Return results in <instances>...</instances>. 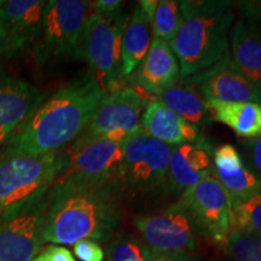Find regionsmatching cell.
I'll list each match as a JSON object with an SVG mask.
<instances>
[{
  "label": "cell",
  "instance_id": "1",
  "mask_svg": "<svg viewBox=\"0 0 261 261\" xmlns=\"http://www.w3.org/2000/svg\"><path fill=\"white\" fill-rule=\"evenodd\" d=\"M121 192L119 180L54 182L46 195L44 242H110L122 223Z\"/></svg>",
  "mask_w": 261,
  "mask_h": 261
},
{
  "label": "cell",
  "instance_id": "2",
  "mask_svg": "<svg viewBox=\"0 0 261 261\" xmlns=\"http://www.w3.org/2000/svg\"><path fill=\"white\" fill-rule=\"evenodd\" d=\"M104 94L91 74L70 81L42 100L3 150L33 156L62 151L87 128Z\"/></svg>",
  "mask_w": 261,
  "mask_h": 261
},
{
  "label": "cell",
  "instance_id": "3",
  "mask_svg": "<svg viewBox=\"0 0 261 261\" xmlns=\"http://www.w3.org/2000/svg\"><path fill=\"white\" fill-rule=\"evenodd\" d=\"M181 23L171 45L187 79L208 69L228 50V31L234 19L233 3L225 0L180 2Z\"/></svg>",
  "mask_w": 261,
  "mask_h": 261
},
{
  "label": "cell",
  "instance_id": "4",
  "mask_svg": "<svg viewBox=\"0 0 261 261\" xmlns=\"http://www.w3.org/2000/svg\"><path fill=\"white\" fill-rule=\"evenodd\" d=\"M61 169V155L0 151V219L47 195Z\"/></svg>",
  "mask_w": 261,
  "mask_h": 261
},
{
  "label": "cell",
  "instance_id": "5",
  "mask_svg": "<svg viewBox=\"0 0 261 261\" xmlns=\"http://www.w3.org/2000/svg\"><path fill=\"white\" fill-rule=\"evenodd\" d=\"M125 12L112 15L92 12L85 22L75 58L90 65L91 75L104 92H112L121 77V50L127 23Z\"/></svg>",
  "mask_w": 261,
  "mask_h": 261
},
{
  "label": "cell",
  "instance_id": "6",
  "mask_svg": "<svg viewBox=\"0 0 261 261\" xmlns=\"http://www.w3.org/2000/svg\"><path fill=\"white\" fill-rule=\"evenodd\" d=\"M125 142L79 137L60 151L61 169L55 182L119 180Z\"/></svg>",
  "mask_w": 261,
  "mask_h": 261
},
{
  "label": "cell",
  "instance_id": "7",
  "mask_svg": "<svg viewBox=\"0 0 261 261\" xmlns=\"http://www.w3.org/2000/svg\"><path fill=\"white\" fill-rule=\"evenodd\" d=\"M92 14L91 2L50 0L42 15L41 34L35 47L38 62L74 57L85 22Z\"/></svg>",
  "mask_w": 261,
  "mask_h": 261
},
{
  "label": "cell",
  "instance_id": "8",
  "mask_svg": "<svg viewBox=\"0 0 261 261\" xmlns=\"http://www.w3.org/2000/svg\"><path fill=\"white\" fill-rule=\"evenodd\" d=\"M175 146L139 130L125 142L119 180L123 189L151 191L167 184L169 163Z\"/></svg>",
  "mask_w": 261,
  "mask_h": 261
},
{
  "label": "cell",
  "instance_id": "9",
  "mask_svg": "<svg viewBox=\"0 0 261 261\" xmlns=\"http://www.w3.org/2000/svg\"><path fill=\"white\" fill-rule=\"evenodd\" d=\"M146 247L161 252H194L203 236L187 208L180 202L156 214L140 215L133 220Z\"/></svg>",
  "mask_w": 261,
  "mask_h": 261
},
{
  "label": "cell",
  "instance_id": "10",
  "mask_svg": "<svg viewBox=\"0 0 261 261\" xmlns=\"http://www.w3.org/2000/svg\"><path fill=\"white\" fill-rule=\"evenodd\" d=\"M179 202L190 212L203 237L217 244L226 243L232 228V202L213 174L182 192Z\"/></svg>",
  "mask_w": 261,
  "mask_h": 261
},
{
  "label": "cell",
  "instance_id": "11",
  "mask_svg": "<svg viewBox=\"0 0 261 261\" xmlns=\"http://www.w3.org/2000/svg\"><path fill=\"white\" fill-rule=\"evenodd\" d=\"M144 110V100L136 91L117 89L108 92L80 137L125 142L130 136L142 130L140 122Z\"/></svg>",
  "mask_w": 261,
  "mask_h": 261
},
{
  "label": "cell",
  "instance_id": "12",
  "mask_svg": "<svg viewBox=\"0 0 261 261\" xmlns=\"http://www.w3.org/2000/svg\"><path fill=\"white\" fill-rule=\"evenodd\" d=\"M46 196L0 219V261H33L42 250Z\"/></svg>",
  "mask_w": 261,
  "mask_h": 261
},
{
  "label": "cell",
  "instance_id": "13",
  "mask_svg": "<svg viewBox=\"0 0 261 261\" xmlns=\"http://www.w3.org/2000/svg\"><path fill=\"white\" fill-rule=\"evenodd\" d=\"M181 80L194 86L205 100L261 104V90L238 70L228 50L208 69Z\"/></svg>",
  "mask_w": 261,
  "mask_h": 261
},
{
  "label": "cell",
  "instance_id": "14",
  "mask_svg": "<svg viewBox=\"0 0 261 261\" xmlns=\"http://www.w3.org/2000/svg\"><path fill=\"white\" fill-rule=\"evenodd\" d=\"M44 0L0 2L2 56L12 58L28 50L41 34Z\"/></svg>",
  "mask_w": 261,
  "mask_h": 261
},
{
  "label": "cell",
  "instance_id": "15",
  "mask_svg": "<svg viewBox=\"0 0 261 261\" xmlns=\"http://www.w3.org/2000/svg\"><path fill=\"white\" fill-rule=\"evenodd\" d=\"M44 99L41 91L28 81L0 74V144L27 122Z\"/></svg>",
  "mask_w": 261,
  "mask_h": 261
},
{
  "label": "cell",
  "instance_id": "16",
  "mask_svg": "<svg viewBox=\"0 0 261 261\" xmlns=\"http://www.w3.org/2000/svg\"><path fill=\"white\" fill-rule=\"evenodd\" d=\"M212 163V174L223 185L232 202L261 194V178L248 167L233 145L224 144L214 149Z\"/></svg>",
  "mask_w": 261,
  "mask_h": 261
},
{
  "label": "cell",
  "instance_id": "17",
  "mask_svg": "<svg viewBox=\"0 0 261 261\" xmlns=\"http://www.w3.org/2000/svg\"><path fill=\"white\" fill-rule=\"evenodd\" d=\"M212 146L207 140L177 146L169 163L167 187L173 192L182 194L189 188L212 174Z\"/></svg>",
  "mask_w": 261,
  "mask_h": 261
},
{
  "label": "cell",
  "instance_id": "18",
  "mask_svg": "<svg viewBox=\"0 0 261 261\" xmlns=\"http://www.w3.org/2000/svg\"><path fill=\"white\" fill-rule=\"evenodd\" d=\"M132 75L139 87L160 96L163 91L178 83L180 68L172 47L167 42L154 38L144 60Z\"/></svg>",
  "mask_w": 261,
  "mask_h": 261
},
{
  "label": "cell",
  "instance_id": "19",
  "mask_svg": "<svg viewBox=\"0 0 261 261\" xmlns=\"http://www.w3.org/2000/svg\"><path fill=\"white\" fill-rule=\"evenodd\" d=\"M140 126L145 135L175 148L204 140L197 127L185 121L159 99L151 100L145 107Z\"/></svg>",
  "mask_w": 261,
  "mask_h": 261
},
{
  "label": "cell",
  "instance_id": "20",
  "mask_svg": "<svg viewBox=\"0 0 261 261\" xmlns=\"http://www.w3.org/2000/svg\"><path fill=\"white\" fill-rule=\"evenodd\" d=\"M228 45L238 70L261 90V35L257 24L237 21L230 32Z\"/></svg>",
  "mask_w": 261,
  "mask_h": 261
},
{
  "label": "cell",
  "instance_id": "21",
  "mask_svg": "<svg viewBox=\"0 0 261 261\" xmlns=\"http://www.w3.org/2000/svg\"><path fill=\"white\" fill-rule=\"evenodd\" d=\"M151 27L148 16L139 4L133 9L127 18L123 32L121 50V76L127 77L133 74L140 62L144 60L151 45Z\"/></svg>",
  "mask_w": 261,
  "mask_h": 261
},
{
  "label": "cell",
  "instance_id": "22",
  "mask_svg": "<svg viewBox=\"0 0 261 261\" xmlns=\"http://www.w3.org/2000/svg\"><path fill=\"white\" fill-rule=\"evenodd\" d=\"M214 121L221 122L247 139L261 136V104L205 100Z\"/></svg>",
  "mask_w": 261,
  "mask_h": 261
},
{
  "label": "cell",
  "instance_id": "23",
  "mask_svg": "<svg viewBox=\"0 0 261 261\" xmlns=\"http://www.w3.org/2000/svg\"><path fill=\"white\" fill-rule=\"evenodd\" d=\"M160 99L185 121L192 126L205 127L213 121L205 99L190 84L181 80L160 94Z\"/></svg>",
  "mask_w": 261,
  "mask_h": 261
},
{
  "label": "cell",
  "instance_id": "24",
  "mask_svg": "<svg viewBox=\"0 0 261 261\" xmlns=\"http://www.w3.org/2000/svg\"><path fill=\"white\" fill-rule=\"evenodd\" d=\"M138 4L148 16L154 38L171 46L181 23L180 2L175 0H142Z\"/></svg>",
  "mask_w": 261,
  "mask_h": 261
},
{
  "label": "cell",
  "instance_id": "25",
  "mask_svg": "<svg viewBox=\"0 0 261 261\" xmlns=\"http://www.w3.org/2000/svg\"><path fill=\"white\" fill-rule=\"evenodd\" d=\"M225 247L232 261H261V238L248 231L231 228Z\"/></svg>",
  "mask_w": 261,
  "mask_h": 261
},
{
  "label": "cell",
  "instance_id": "26",
  "mask_svg": "<svg viewBox=\"0 0 261 261\" xmlns=\"http://www.w3.org/2000/svg\"><path fill=\"white\" fill-rule=\"evenodd\" d=\"M232 227L261 238V194L232 202Z\"/></svg>",
  "mask_w": 261,
  "mask_h": 261
},
{
  "label": "cell",
  "instance_id": "27",
  "mask_svg": "<svg viewBox=\"0 0 261 261\" xmlns=\"http://www.w3.org/2000/svg\"><path fill=\"white\" fill-rule=\"evenodd\" d=\"M145 244L127 233H116L107 247L108 261H145Z\"/></svg>",
  "mask_w": 261,
  "mask_h": 261
},
{
  "label": "cell",
  "instance_id": "28",
  "mask_svg": "<svg viewBox=\"0 0 261 261\" xmlns=\"http://www.w3.org/2000/svg\"><path fill=\"white\" fill-rule=\"evenodd\" d=\"M74 254L81 261H103L104 250L97 242L91 240H81L73 244Z\"/></svg>",
  "mask_w": 261,
  "mask_h": 261
},
{
  "label": "cell",
  "instance_id": "29",
  "mask_svg": "<svg viewBox=\"0 0 261 261\" xmlns=\"http://www.w3.org/2000/svg\"><path fill=\"white\" fill-rule=\"evenodd\" d=\"M145 261H198L190 252L177 250V252H161L151 248H145Z\"/></svg>",
  "mask_w": 261,
  "mask_h": 261
},
{
  "label": "cell",
  "instance_id": "30",
  "mask_svg": "<svg viewBox=\"0 0 261 261\" xmlns=\"http://www.w3.org/2000/svg\"><path fill=\"white\" fill-rule=\"evenodd\" d=\"M33 261H76L68 248L52 244L42 249Z\"/></svg>",
  "mask_w": 261,
  "mask_h": 261
},
{
  "label": "cell",
  "instance_id": "31",
  "mask_svg": "<svg viewBox=\"0 0 261 261\" xmlns=\"http://www.w3.org/2000/svg\"><path fill=\"white\" fill-rule=\"evenodd\" d=\"M246 162L252 171L261 178V136L246 142Z\"/></svg>",
  "mask_w": 261,
  "mask_h": 261
},
{
  "label": "cell",
  "instance_id": "32",
  "mask_svg": "<svg viewBox=\"0 0 261 261\" xmlns=\"http://www.w3.org/2000/svg\"><path fill=\"white\" fill-rule=\"evenodd\" d=\"M122 2L117 0H97V2H91V9L92 12L104 15H112L122 10Z\"/></svg>",
  "mask_w": 261,
  "mask_h": 261
},
{
  "label": "cell",
  "instance_id": "33",
  "mask_svg": "<svg viewBox=\"0 0 261 261\" xmlns=\"http://www.w3.org/2000/svg\"><path fill=\"white\" fill-rule=\"evenodd\" d=\"M261 22V21H260ZM257 28H259V32H260V35H261V24L259 25V27H257Z\"/></svg>",
  "mask_w": 261,
  "mask_h": 261
},
{
  "label": "cell",
  "instance_id": "34",
  "mask_svg": "<svg viewBox=\"0 0 261 261\" xmlns=\"http://www.w3.org/2000/svg\"><path fill=\"white\" fill-rule=\"evenodd\" d=\"M0 57H2V45H0Z\"/></svg>",
  "mask_w": 261,
  "mask_h": 261
}]
</instances>
